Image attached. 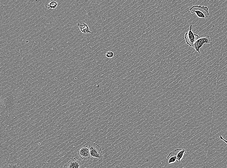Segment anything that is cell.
Here are the masks:
<instances>
[{
  "instance_id": "6da1fadb",
  "label": "cell",
  "mask_w": 227,
  "mask_h": 168,
  "mask_svg": "<svg viewBox=\"0 0 227 168\" xmlns=\"http://www.w3.org/2000/svg\"><path fill=\"white\" fill-rule=\"evenodd\" d=\"M191 13H195L196 16L200 19H206L210 15L207 7L195 5L190 9Z\"/></svg>"
},
{
  "instance_id": "7a4b0ae2",
  "label": "cell",
  "mask_w": 227,
  "mask_h": 168,
  "mask_svg": "<svg viewBox=\"0 0 227 168\" xmlns=\"http://www.w3.org/2000/svg\"><path fill=\"white\" fill-rule=\"evenodd\" d=\"M210 42L211 39L209 36L207 34L202 35L199 36V38L197 39L192 47L196 52L200 54L199 50L204 44H209Z\"/></svg>"
},
{
  "instance_id": "3957f363",
  "label": "cell",
  "mask_w": 227,
  "mask_h": 168,
  "mask_svg": "<svg viewBox=\"0 0 227 168\" xmlns=\"http://www.w3.org/2000/svg\"><path fill=\"white\" fill-rule=\"evenodd\" d=\"M192 30V25H190L188 31L186 33L185 35L186 43L190 47H192L199 37L198 35L194 33Z\"/></svg>"
},
{
  "instance_id": "277c9868",
  "label": "cell",
  "mask_w": 227,
  "mask_h": 168,
  "mask_svg": "<svg viewBox=\"0 0 227 168\" xmlns=\"http://www.w3.org/2000/svg\"><path fill=\"white\" fill-rule=\"evenodd\" d=\"M91 157L92 158L100 159L102 155V151L100 146L96 143H93L89 146Z\"/></svg>"
},
{
  "instance_id": "5b68a950",
  "label": "cell",
  "mask_w": 227,
  "mask_h": 168,
  "mask_svg": "<svg viewBox=\"0 0 227 168\" xmlns=\"http://www.w3.org/2000/svg\"><path fill=\"white\" fill-rule=\"evenodd\" d=\"M78 154L80 158L83 160H87L91 157L89 149L87 146H84L80 148Z\"/></svg>"
},
{
  "instance_id": "8992f818",
  "label": "cell",
  "mask_w": 227,
  "mask_h": 168,
  "mask_svg": "<svg viewBox=\"0 0 227 168\" xmlns=\"http://www.w3.org/2000/svg\"><path fill=\"white\" fill-rule=\"evenodd\" d=\"M80 31L84 34H91V32L89 30V26L83 21H80L78 23Z\"/></svg>"
},
{
  "instance_id": "52a82bcc",
  "label": "cell",
  "mask_w": 227,
  "mask_h": 168,
  "mask_svg": "<svg viewBox=\"0 0 227 168\" xmlns=\"http://www.w3.org/2000/svg\"><path fill=\"white\" fill-rule=\"evenodd\" d=\"M81 165V162L75 158L72 159L68 162V166L69 168H80Z\"/></svg>"
},
{
  "instance_id": "ba28073f",
  "label": "cell",
  "mask_w": 227,
  "mask_h": 168,
  "mask_svg": "<svg viewBox=\"0 0 227 168\" xmlns=\"http://www.w3.org/2000/svg\"><path fill=\"white\" fill-rule=\"evenodd\" d=\"M175 153L176 154L177 162H180L184 155L186 153L185 149H177L175 150Z\"/></svg>"
},
{
  "instance_id": "9c48e42d",
  "label": "cell",
  "mask_w": 227,
  "mask_h": 168,
  "mask_svg": "<svg viewBox=\"0 0 227 168\" xmlns=\"http://www.w3.org/2000/svg\"><path fill=\"white\" fill-rule=\"evenodd\" d=\"M177 161L176 154L174 152H171L167 156L166 163L168 164H170L174 163Z\"/></svg>"
},
{
  "instance_id": "30bf717a",
  "label": "cell",
  "mask_w": 227,
  "mask_h": 168,
  "mask_svg": "<svg viewBox=\"0 0 227 168\" xmlns=\"http://www.w3.org/2000/svg\"><path fill=\"white\" fill-rule=\"evenodd\" d=\"M1 168H18V167L15 164H5Z\"/></svg>"
},
{
  "instance_id": "8fae6325",
  "label": "cell",
  "mask_w": 227,
  "mask_h": 168,
  "mask_svg": "<svg viewBox=\"0 0 227 168\" xmlns=\"http://www.w3.org/2000/svg\"><path fill=\"white\" fill-rule=\"evenodd\" d=\"M50 8L53 9H55L58 5V3L56 1H53L49 3Z\"/></svg>"
},
{
  "instance_id": "7c38bea8",
  "label": "cell",
  "mask_w": 227,
  "mask_h": 168,
  "mask_svg": "<svg viewBox=\"0 0 227 168\" xmlns=\"http://www.w3.org/2000/svg\"><path fill=\"white\" fill-rule=\"evenodd\" d=\"M105 56L108 58H113L114 56V54L111 51H108L105 53Z\"/></svg>"
},
{
  "instance_id": "4fadbf2b",
  "label": "cell",
  "mask_w": 227,
  "mask_h": 168,
  "mask_svg": "<svg viewBox=\"0 0 227 168\" xmlns=\"http://www.w3.org/2000/svg\"><path fill=\"white\" fill-rule=\"evenodd\" d=\"M114 97V96H112L111 97H109V98L108 99H106L104 101L105 103H108V102H111V101H112L113 100V99Z\"/></svg>"
},
{
  "instance_id": "5bb4252c",
  "label": "cell",
  "mask_w": 227,
  "mask_h": 168,
  "mask_svg": "<svg viewBox=\"0 0 227 168\" xmlns=\"http://www.w3.org/2000/svg\"><path fill=\"white\" fill-rule=\"evenodd\" d=\"M119 89L118 88V87H116L114 89L111 91V94H113L116 93L119 90Z\"/></svg>"
},
{
  "instance_id": "9a60e30c",
  "label": "cell",
  "mask_w": 227,
  "mask_h": 168,
  "mask_svg": "<svg viewBox=\"0 0 227 168\" xmlns=\"http://www.w3.org/2000/svg\"><path fill=\"white\" fill-rule=\"evenodd\" d=\"M89 118V114H88L85 116H84L81 119V121H85L86 119H87V118Z\"/></svg>"
},
{
  "instance_id": "2e32d148",
  "label": "cell",
  "mask_w": 227,
  "mask_h": 168,
  "mask_svg": "<svg viewBox=\"0 0 227 168\" xmlns=\"http://www.w3.org/2000/svg\"><path fill=\"white\" fill-rule=\"evenodd\" d=\"M120 125H121V124L119 122L118 123H116L114 126L113 127V129H115L116 128H118Z\"/></svg>"
},
{
  "instance_id": "e0dca14e",
  "label": "cell",
  "mask_w": 227,
  "mask_h": 168,
  "mask_svg": "<svg viewBox=\"0 0 227 168\" xmlns=\"http://www.w3.org/2000/svg\"><path fill=\"white\" fill-rule=\"evenodd\" d=\"M114 116H115L113 115L111 116V117L110 118H109L107 121H106V123H108L110 122L112 120L114 117Z\"/></svg>"
},
{
  "instance_id": "ac0fdd59",
  "label": "cell",
  "mask_w": 227,
  "mask_h": 168,
  "mask_svg": "<svg viewBox=\"0 0 227 168\" xmlns=\"http://www.w3.org/2000/svg\"><path fill=\"white\" fill-rule=\"evenodd\" d=\"M92 99V98H91V97H89L87 98L86 99H85V100H84V102H85V103H87L88 102H89Z\"/></svg>"
},
{
  "instance_id": "d6986e66",
  "label": "cell",
  "mask_w": 227,
  "mask_h": 168,
  "mask_svg": "<svg viewBox=\"0 0 227 168\" xmlns=\"http://www.w3.org/2000/svg\"><path fill=\"white\" fill-rule=\"evenodd\" d=\"M220 138V139L223 141H224L225 143L227 145V140H226L224 139V138H223V137H222L221 135H220L219 136Z\"/></svg>"
},
{
  "instance_id": "ffe728a7",
  "label": "cell",
  "mask_w": 227,
  "mask_h": 168,
  "mask_svg": "<svg viewBox=\"0 0 227 168\" xmlns=\"http://www.w3.org/2000/svg\"><path fill=\"white\" fill-rule=\"evenodd\" d=\"M45 7L47 9H50L49 3L47 4L46 5Z\"/></svg>"
},
{
  "instance_id": "44dd1931",
  "label": "cell",
  "mask_w": 227,
  "mask_h": 168,
  "mask_svg": "<svg viewBox=\"0 0 227 168\" xmlns=\"http://www.w3.org/2000/svg\"><path fill=\"white\" fill-rule=\"evenodd\" d=\"M122 114L120 113V114L116 115V116H115L116 119H117L119 118L120 117L122 116Z\"/></svg>"
},
{
  "instance_id": "7402d4cb",
  "label": "cell",
  "mask_w": 227,
  "mask_h": 168,
  "mask_svg": "<svg viewBox=\"0 0 227 168\" xmlns=\"http://www.w3.org/2000/svg\"><path fill=\"white\" fill-rule=\"evenodd\" d=\"M64 168H69L68 167H65Z\"/></svg>"
},
{
  "instance_id": "603a6c76",
  "label": "cell",
  "mask_w": 227,
  "mask_h": 168,
  "mask_svg": "<svg viewBox=\"0 0 227 168\" xmlns=\"http://www.w3.org/2000/svg\"></svg>"
}]
</instances>
